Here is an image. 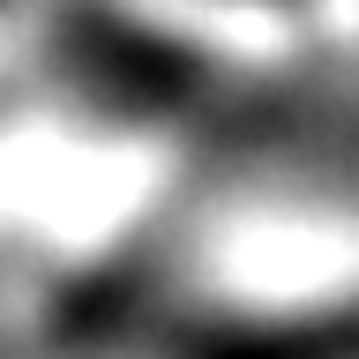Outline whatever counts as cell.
I'll use <instances>...</instances> for the list:
<instances>
[{"label":"cell","mask_w":359,"mask_h":359,"mask_svg":"<svg viewBox=\"0 0 359 359\" xmlns=\"http://www.w3.org/2000/svg\"><path fill=\"white\" fill-rule=\"evenodd\" d=\"M195 359H359V299L352 307H314V314L217 330L195 344Z\"/></svg>","instance_id":"1"}]
</instances>
